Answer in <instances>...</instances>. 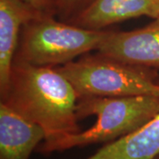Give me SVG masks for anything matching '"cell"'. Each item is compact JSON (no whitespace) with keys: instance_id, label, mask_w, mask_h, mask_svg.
<instances>
[{"instance_id":"6da1fadb","label":"cell","mask_w":159,"mask_h":159,"mask_svg":"<svg viewBox=\"0 0 159 159\" xmlns=\"http://www.w3.org/2000/svg\"><path fill=\"white\" fill-rule=\"evenodd\" d=\"M23 118L45 133L43 142H53L80 132L76 114L78 95L56 67L13 60L8 86L0 97Z\"/></svg>"},{"instance_id":"7a4b0ae2","label":"cell","mask_w":159,"mask_h":159,"mask_svg":"<svg viewBox=\"0 0 159 159\" xmlns=\"http://www.w3.org/2000/svg\"><path fill=\"white\" fill-rule=\"evenodd\" d=\"M159 111V97H80L76 106L79 120L96 116L97 121L85 131L53 142H43L38 153L50 155L97 143H108L136 130Z\"/></svg>"},{"instance_id":"3957f363","label":"cell","mask_w":159,"mask_h":159,"mask_svg":"<svg viewBox=\"0 0 159 159\" xmlns=\"http://www.w3.org/2000/svg\"><path fill=\"white\" fill-rule=\"evenodd\" d=\"M108 32L84 29L43 14L24 25L13 60L57 67L97 51Z\"/></svg>"},{"instance_id":"277c9868","label":"cell","mask_w":159,"mask_h":159,"mask_svg":"<svg viewBox=\"0 0 159 159\" xmlns=\"http://www.w3.org/2000/svg\"><path fill=\"white\" fill-rule=\"evenodd\" d=\"M56 68L68 80L78 97H159L157 71L115 60L97 52Z\"/></svg>"},{"instance_id":"5b68a950","label":"cell","mask_w":159,"mask_h":159,"mask_svg":"<svg viewBox=\"0 0 159 159\" xmlns=\"http://www.w3.org/2000/svg\"><path fill=\"white\" fill-rule=\"evenodd\" d=\"M97 52L115 60L158 71L159 17L142 29L109 31Z\"/></svg>"},{"instance_id":"8992f818","label":"cell","mask_w":159,"mask_h":159,"mask_svg":"<svg viewBox=\"0 0 159 159\" xmlns=\"http://www.w3.org/2000/svg\"><path fill=\"white\" fill-rule=\"evenodd\" d=\"M43 14L24 0H0V97L8 86L22 28Z\"/></svg>"},{"instance_id":"52a82bcc","label":"cell","mask_w":159,"mask_h":159,"mask_svg":"<svg viewBox=\"0 0 159 159\" xmlns=\"http://www.w3.org/2000/svg\"><path fill=\"white\" fill-rule=\"evenodd\" d=\"M142 16L159 17V0H94L69 23L93 30Z\"/></svg>"},{"instance_id":"ba28073f","label":"cell","mask_w":159,"mask_h":159,"mask_svg":"<svg viewBox=\"0 0 159 159\" xmlns=\"http://www.w3.org/2000/svg\"><path fill=\"white\" fill-rule=\"evenodd\" d=\"M45 140V133L0 102V159H29Z\"/></svg>"},{"instance_id":"9c48e42d","label":"cell","mask_w":159,"mask_h":159,"mask_svg":"<svg viewBox=\"0 0 159 159\" xmlns=\"http://www.w3.org/2000/svg\"><path fill=\"white\" fill-rule=\"evenodd\" d=\"M159 156V111L144 125L108 142L85 159H156Z\"/></svg>"},{"instance_id":"30bf717a","label":"cell","mask_w":159,"mask_h":159,"mask_svg":"<svg viewBox=\"0 0 159 159\" xmlns=\"http://www.w3.org/2000/svg\"><path fill=\"white\" fill-rule=\"evenodd\" d=\"M94 0H57V14L62 21L69 22Z\"/></svg>"},{"instance_id":"8fae6325","label":"cell","mask_w":159,"mask_h":159,"mask_svg":"<svg viewBox=\"0 0 159 159\" xmlns=\"http://www.w3.org/2000/svg\"><path fill=\"white\" fill-rule=\"evenodd\" d=\"M34 9L46 15L57 14V0H24Z\"/></svg>"},{"instance_id":"7c38bea8","label":"cell","mask_w":159,"mask_h":159,"mask_svg":"<svg viewBox=\"0 0 159 159\" xmlns=\"http://www.w3.org/2000/svg\"><path fill=\"white\" fill-rule=\"evenodd\" d=\"M156 159H159V156H158V157H157V158H156Z\"/></svg>"}]
</instances>
